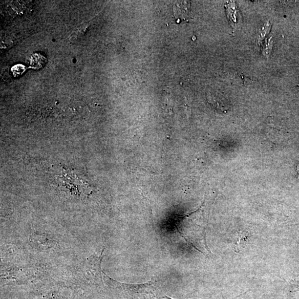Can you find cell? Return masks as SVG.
I'll list each match as a JSON object with an SVG mask.
<instances>
[{
	"label": "cell",
	"mask_w": 299,
	"mask_h": 299,
	"mask_svg": "<svg viewBox=\"0 0 299 299\" xmlns=\"http://www.w3.org/2000/svg\"><path fill=\"white\" fill-rule=\"evenodd\" d=\"M46 62V58L42 56L39 53H35L31 57L30 64L33 68L40 69L43 67Z\"/></svg>",
	"instance_id": "cell-3"
},
{
	"label": "cell",
	"mask_w": 299,
	"mask_h": 299,
	"mask_svg": "<svg viewBox=\"0 0 299 299\" xmlns=\"http://www.w3.org/2000/svg\"><path fill=\"white\" fill-rule=\"evenodd\" d=\"M190 3L189 1H178L174 4L173 14L177 20L187 21L190 15Z\"/></svg>",
	"instance_id": "cell-1"
},
{
	"label": "cell",
	"mask_w": 299,
	"mask_h": 299,
	"mask_svg": "<svg viewBox=\"0 0 299 299\" xmlns=\"http://www.w3.org/2000/svg\"><path fill=\"white\" fill-rule=\"evenodd\" d=\"M297 170V172H298V177H299V164L298 166Z\"/></svg>",
	"instance_id": "cell-6"
},
{
	"label": "cell",
	"mask_w": 299,
	"mask_h": 299,
	"mask_svg": "<svg viewBox=\"0 0 299 299\" xmlns=\"http://www.w3.org/2000/svg\"><path fill=\"white\" fill-rule=\"evenodd\" d=\"M89 26L90 23L89 22H86L76 28V30L73 32L72 35L70 37V43H76L79 39H81V37L83 35L85 34L86 29L88 28Z\"/></svg>",
	"instance_id": "cell-2"
},
{
	"label": "cell",
	"mask_w": 299,
	"mask_h": 299,
	"mask_svg": "<svg viewBox=\"0 0 299 299\" xmlns=\"http://www.w3.org/2000/svg\"><path fill=\"white\" fill-rule=\"evenodd\" d=\"M43 299H65L60 294L56 293H50L47 295Z\"/></svg>",
	"instance_id": "cell-5"
},
{
	"label": "cell",
	"mask_w": 299,
	"mask_h": 299,
	"mask_svg": "<svg viewBox=\"0 0 299 299\" xmlns=\"http://www.w3.org/2000/svg\"><path fill=\"white\" fill-rule=\"evenodd\" d=\"M264 49L263 53L265 55H269L270 52L271 51V49L272 47V41L271 39H270L267 43H266L264 44Z\"/></svg>",
	"instance_id": "cell-4"
}]
</instances>
